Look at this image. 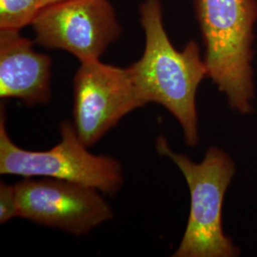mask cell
Wrapping results in <instances>:
<instances>
[{"label":"cell","instance_id":"1","mask_svg":"<svg viewBox=\"0 0 257 257\" xmlns=\"http://www.w3.org/2000/svg\"><path fill=\"white\" fill-rule=\"evenodd\" d=\"M140 25L145 34L141 58L128 70L138 91L147 103L169 110L183 128L186 143L198 142L196 92L208 76L200 47L191 40L182 51L175 49L166 32L160 0H144L139 8Z\"/></svg>","mask_w":257,"mask_h":257},{"label":"cell","instance_id":"2","mask_svg":"<svg viewBox=\"0 0 257 257\" xmlns=\"http://www.w3.org/2000/svg\"><path fill=\"white\" fill-rule=\"evenodd\" d=\"M205 45L208 76L242 113L254 96L252 42L257 0H193Z\"/></svg>","mask_w":257,"mask_h":257},{"label":"cell","instance_id":"3","mask_svg":"<svg viewBox=\"0 0 257 257\" xmlns=\"http://www.w3.org/2000/svg\"><path fill=\"white\" fill-rule=\"evenodd\" d=\"M156 151L171 158L183 174L191 193V211L183 238L175 257L237 256L222 228V206L234 175V164L222 150L211 147L202 162L173 152L164 137L156 140Z\"/></svg>","mask_w":257,"mask_h":257},{"label":"cell","instance_id":"4","mask_svg":"<svg viewBox=\"0 0 257 257\" xmlns=\"http://www.w3.org/2000/svg\"><path fill=\"white\" fill-rule=\"evenodd\" d=\"M0 116V174L24 178L44 177L92 187L100 193L114 194L123 184L119 162L110 156H95L78 137L74 123L60 125L61 141L48 151H29L16 145Z\"/></svg>","mask_w":257,"mask_h":257},{"label":"cell","instance_id":"5","mask_svg":"<svg viewBox=\"0 0 257 257\" xmlns=\"http://www.w3.org/2000/svg\"><path fill=\"white\" fill-rule=\"evenodd\" d=\"M32 27L37 44L66 51L80 63L99 59L122 33L109 0L55 2L40 10Z\"/></svg>","mask_w":257,"mask_h":257},{"label":"cell","instance_id":"6","mask_svg":"<svg viewBox=\"0 0 257 257\" xmlns=\"http://www.w3.org/2000/svg\"><path fill=\"white\" fill-rule=\"evenodd\" d=\"M74 128L87 147L98 142L131 111L146 102L128 68L102 63H80L73 80Z\"/></svg>","mask_w":257,"mask_h":257},{"label":"cell","instance_id":"7","mask_svg":"<svg viewBox=\"0 0 257 257\" xmlns=\"http://www.w3.org/2000/svg\"><path fill=\"white\" fill-rule=\"evenodd\" d=\"M19 217L74 235L90 232L113 217L99 191L54 178H25L15 185Z\"/></svg>","mask_w":257,"mask_h":257},{"label":"cell","instance_id":"8","mask_svg":"<svg viewBox=\"0 0 257 257\" xmlns=\"http://www.w3.org/2000/svg\"><path fill=\"white\" fill-rule=\"evenodd\" d=\"M52 58L34 49L20 31L0 29V97L28 106L51 100Z\"/></svg>","mask_w":257,"mask_h":257},{"label":"cell","instance_id":"9","mask_svg":"<svg viewBox=\"0 0 257 257\" xmlns=\"http://www.w3.org/2000/svg\"><path fill=\"white\" fill-rule=\"evenodd\" d=\"M43 8L41 0H0V29L21 31Z\"/></svg>","mask_w":257,"mask_h":257},{"label":"cell","instance_id":"10","mask_svg":"<svg viewBox=\"0 0 257 257\" xmlns=\"http://www.w3.org/2000/svg\"><path fill=\"white\" fill-rule=\"evenodd\" d=\"M19 217V206L15 185L5 182L0 184V223L5 224L8 221Z\"/></svg>","mask_w":257,"mask_h":257},{"label":"cell","instance_id":"11","mask_svg":"<svg viewBox=\"0 0 257 257\" xmlns=\"http://www.w3.org/2000/svg\"><path fill=\"white\" fill-rule=\"evenodd\" d=\"M41 1H42V4H43V7H45L47 5L53 4L55 2H59V1H62V0H41Z\"/></svg>","mask_w":257,"mask_h":257}]
</instances>
